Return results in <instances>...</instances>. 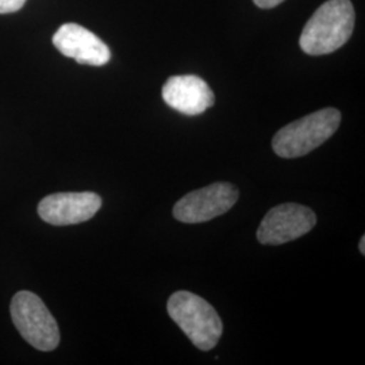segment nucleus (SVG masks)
Returning <instances> with one entry per match:
<instances>
[{"instance_id":"6e6552de","label":"nucleus","mask_w":365,"mask_h":365,"mask_svg":"<svg viewBox=\"0 0 365 365\" xmlns=\"http://www.w3.org/2000/svg\"><path fill=\"white\" fill-rule=\"evenodd\" d=\"M53 45L66 57L83 66H103L111 52L102 39L78 24H66L53 36Z\"/></svg>"},{"instance_id":"7ed1b4c3","label":"nucleus","mask_w":365,"mask_h":365,"mask_svg":"<svg viewBox=\"0 0 365 365\" xmlns=\"http://www.w3.org/2000/svg\"><path fill=\"white\" fill-rule=\"evenodd\" d=\"M168 314L200 351L212 349L221 339V318L209 302L188 291L170 295Z\"/></svg>"},{"instance_id":"f03ea898","label":"nucleus","mask_w":365,"mask_h":365,"mask_svg":"<svg viewBox=\"0 0 365 365\" xmlns=\"http://www.w3.org/2000/svg\"><path fill=\"white\" fill-rule=\"evenodd\" d=\"M341 113L336 108H322L310 115L288 123L274 134V152L283 158L306 156L339 130Z\"/></svg>"},{"instance_id":"9b49d317","label":"nucleus","mask_w":365,"mask_h":365,"mask_svg":"<svg viewBox=\"0 0 365 365\" xmlns=\"http://www.w3.org/2000/svg\"><path fill=\"white\" fill-rule=\"evenodd\" d=\"M253 1H255V4H256L257 7L268 10V9H274L276 6H279V4L283 3L284 0H253Z\"/></svg>"},{"instance_id":"f257e3e1","label":"nucleus","mask_w":365,"mask_h":365,"mask_svg":"<svg viewBox=\"0 0 365 365\" xmlns=\"http://www.w3.org/2000/svg\"><path fill=\"white\" fill-rule=\"evenodd\" d=\"M354 19L351 0H327L303 27L299 39L302 51L310 56L336 52L351 38Z\"/></svg>"},{"instance_id":"423d86ee","label":"nucleus","mask_w":365,"mask_h":365,"mask_svg":"<svg viewBox=\"0 0 365 365\" xmlns=\"http://www.w3.org/2000/svg\"><path fill=\"white\" fill-rule=\"evenodd\" d=\"M317 223L314 211L297 203L269 210L261 221L257 240L262 245H282L307 235Z\"/></svg>"},{"instance_id":"9d476101","label":"nucleus","mask_w":365,"mask_h":365,"mask_svg":"<svg viewBox=\"0 0 365 365\" xmlns=\"http://www.w3.org/2000/svg\"><path fill=\"white\" fill-rule=\"evenodd\" d=\"M26 0H0V14H11L19 11L25 6Z\"/></svg>"},{"instance_id":"39448f33","label":"nucleus","mask_w":365,"mask_h":365,"mask_svg":"<svg viewBox=\"0 0 365 365\" xmlns=\"http://www.w3.org/2000/svg\"><path fill=\"white\" fill-rule=\"evenodd\" d=\"M240 192L230 182H214L192 191L175 205L173 217L184 223H202L223 215L238 200Z\"/></svg>"},{"instance_id":"1a4fd4ad","label":"nucleus","mask_w":365,"mask_h":365,"mask_svg":"<svg viewBox=\"0 0 365 365\" xmlns=\"http://www.w3.org/2000/svg\"><path fill=\"white\" fill-rule=\"evenodd\" d=\"M163 99L170 108L185 114L199 115L215 102V95L203 78L194 75L172 76L163 87Z\"/></svg>"},{"instance_id":"f8f14e48","label":"nucleus","mask_w":365,"mask_h":365,"mask_svg":"<svg viewBox=\"0 0 365 365\" xmlns=\"http://www.w3.org/2000/svg\"><path fill=\"white\" fill-rule=\"evenodd\" d=\"M365 237H361V241H360V247H359V248H360V252H361V255H363V256H364L365 255Z\"/></svg>"},{"instance_id":"0eeeda50","label":"nucleus","mask_w":365,"mask_h":365,"mask_svg":"<svg viewBox=\"0 0 365 365\" xmlns=\"http://www.w3.org/2000/svg\"><path fill=\"white\" fill-rule=\"evenodd\" d=\"M102 207V197L95 192H58L45 196L38 205L39 217L54 226L87 222Z\"/></svg>"},{"instance_id":"20e7f679","label":"nucleus","mask_w":365,"mask_h":365,"mask_svg":"<svg viewBox=\"0 0 365 365\" xmlns=\"http://www.w3.org/2000/svg\"><path fill=\"white\" fill-rule=\"evenodd\" d=\"M14 325L22 339L42 352L54 351L60 344V330L45 303L30 291L14 295L10 306Z\"/></svg>"}]
</instances>
